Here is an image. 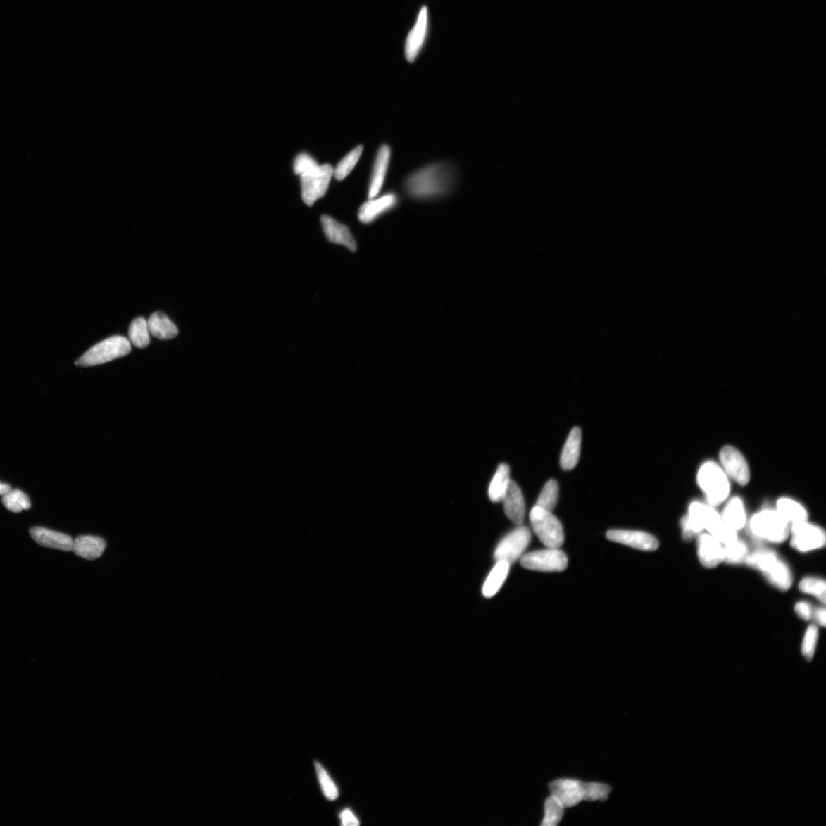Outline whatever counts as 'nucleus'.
Here are the masks:
<instances>
[{
    "label": "nucleus",
    "instance_id": "f257e3e1",
    "mask_svg": "<svg viewBox=\"0 0 826 826\" xmlns=\"http://www.w3.org/2000/svg\"><path fill=\"white\" fill-rule=\"evenodd\" d=\"M457 181L455 168L447 163H437L420 168L407 177L404 190L415 199H434L446 196Z\"/></svg>",
    "mask_w": 826,
    "mask_h": 826
},
{
    "label": "nucleus",
    "instance_id": "f03ea898",
    "mask_svg": "<svg viewBox=\"0 0 826 826\" xmlns=\"http://www.w3.org/2000/svg\"><path fill=\"white\" fill-rule=\"evenodd\" d=\"M551 796L565 808H572L582 801H606L611 792L606 784L559 778L549 784Z\"/></svg>",
    "mask_w": 826,
    "mask_h": 826
},
{
    "label": "nucleus",
    "instance_id": "7ed1b4c3",
    "mask_svg": "<svg viewBox=\"0 0 826 826\" xmlns=\"http://www.w3.org/2000/svg\"><path fill=\"white\" fill-rule=\"evenodd\" d=\"M750 529L755 537L771 544L784 543L790 534L789 523L777 511L771 510L754 514Z\"/></svg>",
    "mask_w": 826,
    "mask_h": 826
},
{
    "label": "nucleus",
    "instance_id": "20e7f679",
    "mask_svg": "<svg viewBox=\"0 0 826 826\" xmlns=\"http://www.w3.org/2000/svg\"><path fill=\"white\" fill-rule=\"evenodd\" d=\"M131 351V344L125 337H108L86 351L75 362L77 366L88 368L126 356Z\"/></svg>",
    "mask_w": 826,
    "mask_h": 826
},
{
    "label": "nucleus",
    "instance_id": "39448f33",
    "mask_svg": "<svg viewBox=\"0 0 826 826\" xmlns=\"http://www.w3.org/2000/svg\"><path fill=\"white\" fill-rule=\"evenodd\" d=\"M530 521L541 543L547 548L559 549L563 545V527L552 512L535 505L530 511Z\"/></svg>",
    "mask_w": 826,
    "mask_h": 826
},
{
    "label": "nucleus",
    "instance_id": "423d86ee",
    "mask_svg": "<svg viewBox=\"0 0 826 826\" xmlns=\"http://www.w3.org/2000/svg\"><path fill=\"white\" fill-rule=\"evenodd\" d=\"M698 483L711 506L724 502L730 494V485L724 470L713 461H708L699 470Z\"/></svg>",
    "mask_w": 826,
    "mask_h": 826
},
{
    "label": "nucleus",
    "instance_id": "0eeeda50",
    "mask_svg": "<svg viewBox=\"0 0 826 826\" xmlns=\"http://www.w3.org/2000/svg\"><path fill=\"white\" fill-rule=\"evenodd\" d=\"M333 173L332 166L326 164L301 175V196L308 206H313L318 199L325 196Z\"/></svg>",
    "mask_w": 826,
    "mask_h": 826
},
{
    "label": "nucleus",
    "instance_id": "6e6552de",
    "mask_svg": "<svg viewBox=\"0 0 826 826\" xmlns=\"http://www.w3.org/2000/svg\"><path fill=\"white\" fill-rule=\"evenodd\" d=\"M567 556L559 549L547 548L523 555L520 563L527 570L553 572H563L568 566Z\"/></svg>",
    "mask_w": 826,
    "mask_h": 826
},
{
    "label": "nucleus",
    "instance_id": "1a4fd4ad",
    "mask_svg": "<svg viewBox=\"0 0 826 826\" xmlns=\"http://www.w3.org/2000/svg\"><path fill=\"white\" fill-rule=\"evenodd\" d=\"M789 535L791 537L790 544L798 552H811L825 545L824 530L807 520L792 524Z\"/></svg>",
    "mask_w": 826,
    "mask_h": 826
},
{
    "label": "nucleus",
    "instance_id": "9d476101",
    "mask_svg": "<svg viewBox=\"0 0 826 826\" xmlns=\"http://www.w3.org/2000/svg\"><path fill=\"white\" fill-rule=\"evenodd\" d=\"M530 529L522 525L518 526L500 542L495 550V561H503L510 565L514 563L522 556L524 551L530 544Z\"/></svg>",
    "mask_w": 826,
    "mask_h": 826
},
{
    "label": "nucleus",
    "instance_id": "9b49d317",
    "mask_svg": "<svg viewBox=\"0 0 826 826\" xmlns=\"http://www.w3.org/2000/svg\"><path fill=\"white\" fill-rule=\"evenodd\" d=\"M724 472L734 481L741 484H748L750 481V469L741 453L732 446L723 448L719 455Z\"/></svg>",
    "mask_w": 826,
    "mask_h": 826
},
{
    "label": "nucleus",
    "instance_id": "f8f14e48",
    "mask_svg": "<svg viewBox=\"0 0 826 826\" xmlns=\"http://www.w3.org/2000/svg\"><path fill=\"white\" fill-rule=\"evenodd\" d=\"M607 538L615 543L642 551H655L660 546L658 539L642 531L610 530L607 532Z\"/></svg>",
    "mask_w": 826,
    "mask_h": 826
},
{
    "label": "nucleus",
    "instance_id": "ddd939ff",
    "mask_svg": "<svg viewBox=\"0 0 826 826\" xmlns=\"http://www.w3.org/2000/svg\"><path fill=\"white\" fill-rule=\"evenodd\" d=\"M697 537V554L701 565L713 568L724 562V545L720 542L709 534H700Z\"/></svg>",
    "mask_w": 826,
    "mask_h": 826
},
{
    "label": "nucleus",
    "instance_id": "4468645a",
    "mask_svg": "<svg viewBox=\"0 0 826 826\" xmlns=\"http://www.w3.org/2000/svg\"><path fill=\"white\" fill-rule=\"evenodd\" d=\"M428 8L423 6L414 28L408 33L405 46V56L408 62H413L420 52L428 32Z\"/></svg>",
    "mask_w": 826,
    "mask_h": 826
},
{
    "label": "nucleus",
    "instance_id": "2eb2a0df",
    "mask_svg": "<svg viewBox=\"0 0 826 826\" xmlns=\"http://www.w3.org/2000/svg\"><path fill=\"white\" fill-rule=\"evenodd\" d=\"M502 502L507 517L515 525L521 526L525 519L526 504L520 487L512 480Z\"/></svg>",
    "mask_w": 826,
    "mask_h": 826
},
{
    "label": "nucleus",
    "instance_id": "dca6fc26",
    "mask_svg": "<svg viewBox=\"0 0 826 826\" xmlns=\"http://www.w3.org/2000/svg\"><path fill=\"white\" fill-rule=\"evenodd\" d=\"M399 202L397 194L387 193L379 199H372L362 204L358 211L359 220L364 224H369L384 213L394 208Z\"/></svg>",
    "mask_w": 826,
    "mask_h": 826
},
{
    "label": "nucleus",
    "instance_id": "f3484780",
    "mask_svg": "<svg viewBox=\"0 0 826 826\" xmlns=\"http://www.w3.org/2000/svg\"><path fill=\"white\" fill-rule=\"evenodd\" d=\"M30 532L33 540L41 546L59 549L65 552L73 551V538L62 532L40 527H32Z\"/></svg>",
    "mask_w": 826,
    "mask_h": 826
},
{
    "label": "nucleus",
    "instance_id": "a211bd4d",
    "mask_svg": "<svg viewBox=\"0 0 826 826\" xmlns=\"http://www.w3.org/2000/svg\"><path fill=\"white\" fill-rule=\"evenodd\" d=\"M322 226L325 235L328 241L337 244L343 245L352 252L357 251V244L350 232L348 227L343 225L332 218L323 215L321 218Z\"/></svg>",
    "mask_w": 826,
    "mask_h": 826
},
{
    "label": "nucleus",
    "instance_id": "6ab92c4d",
    "mask_svg": "<svg viewBox=\"0 0 826 826\" xmlns=\"http://www.w3.org/2000/svg\"><path fill=\"white\" fill-rule=\"evenodd\" d=\"M390 157H392V150H390V148L387 145L382 146L378 151L374 170H373L369 189V199L376 198L380 192L382 187H383L388 171Z\"/></svg>",
    "mask_w": 826,
    "mask_h": 826
},
{
    "label": "nucleus",
    "instance_id": "aec40b11",
    "mask_svg": "<svg viewBox=\"0 0 826 826\" xmlns=\"http://www.w3.org/2000/svg\"><path fill=\"white\" fill-rule=\"evenodd\" d=\"M106 548V541L101 537L80 536L73 542V551L79 557L95 561L103 555Z\"/></svg>",
    "mask_w": 826,
    "mask_h": 826
},
{
    "label": "nucleus",
    "instance_id": "412c9836",
    "mask_svg": "<svg viewBox=\"0 0 826 826\" xmlns=\"http://www.w3.org/2000/svg\"><path fill=\"white\" fill-rule=\"evenodd\" d=\"M762 574L772 586L781 591H787L791 588L793 584L791 570H790L789 565L780 558Z\"/></svg>",
    "mask_w": 826,
    "mask_h": 826
},
{
    "label": "nucleus",
    "instance_id": "4be33fe9",
    "mask_svg": "<svg viewBox=\"0 0 826 826\" xmlns=\"http://www.w3.org/2000/svg\"><path fill=\"white\" fill-rule=\"evenodd\" d=\"M581 442V430L579 427H575L568 434L562 451L561 465L563 470H570L578 465L580 458Z\"/></svg>",
    "mask_w": 826,
    "mask_h": 826
},
{
    "label": "nucleus",
    "instance_id": "5701e85b",
    "mask_svg": "<svg viewBox=\"0 0 826 826\" xmlns=\"http://www.w3.org/2000/svg\"><path fill=\"white\" fill-rule=\"evenodd\" d=\"M687 516L703 531H708L722 520L720 515L714 508L699 502L690 504Z\"/></svg>",
    "mask_w": 826,
    "mask_h": 826
},
{
    "label": "nucleus",
    "instance_id": "b1692460",
    "mask_svg": "<svg viewBox=\"0 0 826 826\" xmlns=\"http://www.w3.org/2000/svg\"><path fill=\"white\" fill-rule=\"evenodd\" d=\"M147 323L149 333L159 340L172 339L179 334L177 326L163 313H154Z\"/></svg>",
    "mask_w": 826,
    "mask_h": 826
},
{
    "label": "nucleus",
    "instance_id": "393cba45",
    "mask_svg": "<svg viewBox=\"0 0 826 826\" xmlns=\"http://www.w3.org/2000/svg\"><path fill=\"white\" fill-rule=\"evenodd\" d=\"M510 565L508 562L503 561L496 562L483 586L482 592L485 598H492L499 592L508 578Z\"/></svg>",
    "mask_w": 826,
    "mask_h": 826
},
{
    "label": "nucleus",
    "instance_id": "a878e982",
    "mask_svg": "<svg viewBox=\"0 0 826 826\" xmlns=\"http://www.w3.org/2000/svg\"><path fill=\"white\" fill-rule=\"evenodd\" d=\"M511 481L510 467L506 464H501L497 468L488 489V496L492 502L502 501Z\"/></svg>",
    "mask_w": 826,
    "mask_h": 826
},
{
    "label": "nucleus",
    "instance_id": "bb28decb",
    "mask_svg": "<svg viewBox=\"0 0 826 826\" xmlns=\"http://www.w3.org/2000/svg\"><path fill=\"white\" fill-rule=\"evenodd\" d=\"M721 518L727 526L736 531L744 528L746 524V513L742 501L739 497L732 499L726 505Z\"/></svg>",
    "mask_w": 826,
    "mask_h": 826
},
{
    "label": "nucleus",
    "instance_id": "cd10ccee",
    "mask_svg": "<svg viewBox=\"0 0 826 826\" xmlns=\"http://www.w3.org/2000/svg\"><path fill=\"white\" fill-rule=\"evenodd\" d=\"M777 511L788 523L806 521L808 513L803 506L789 499H781L777 503Z\"/></svg>",
    "mask_w": 826,
    "mask_h": 826
},
{
    "label": "nucleus",
    "instance_id": "c85d7f7f",
    "mask_svg": "<svg viewBox=\"0 0 826 826\" xmlns=\"http://www.w3.org/2000/svg\"><path fill=\"white\" fill-rule=\"evenodd\" d=\"M778 558L777 553L774 550L763 548L749 553L744 563L753 570L763 573Z\"/></svg>",
    "mask_w": 826,
    "mask_h": 826
},
{
    "label": "nucleus",
    "instance_id": "c756f323",
    "mask_svg": "<svg viewBox=\"0 0 826 826\" xmlns=\"http://www.w3.org/2000/svg\"><path fill=\"white\" fill-rule=\"evenodd\" d=\"M148 323L144 318L133 320L129 328L130 342L138 349H145L150 343Z\"/></svg>",
    "mask_w": 826,
    "mask_h": 826
},
{
    "label": "nucleus",
    "instance_id": "7c9ffc66",
    "mask_svg": "<svg viewBox=\"0 0 826 826\" xmlns=\"http://www.w3.org/2000/svg\"><path fill=\"white\" fill-rule=\"evenodd\" d=\"M565 807L557 799L551 796L544 802V815L541 826H556L564 816Z\"/></svg>",
    "mask_w": 826,
    "mask_h": 826
},
{
    "label": "nucleus",
    "instance_id": "2f4dec72",
    "mask_svg": "<svg viewBox=\"0 0 826 826\" xmlns=\"http://www.w3.org/2000/svg\"><path fill=\"white\" fill-rule=\"evenodd\" d=\"M749 554L747 544L739 539L724 545V562L733 565L744 563Z\"/></svg>",
    "mask_w": 826,
    "mask_h": 826
},
{
    "label": "nucleus",
    "instance_id": "473e14b6",
    "mask_svg": "<svg viewBox=\"0 0 826 826\" xmlns=\"http://www.w3.org/2000/svg\"><path fill=\"white\" fill-rule=\"evenodd\" d=\"M4 507L13 513H20L31 508L29 496L20 490L11 489L3 496Z\"/></svg>",
    "mask_w": 826,
    "mask_h": 826
},
{
    "label": "nucleus",
    "instance_id": "72a5a7b5",
    "mask_svg": "<svg viewBox=\"0 0 826 826\" xmlns=\"http://www.w3.org/2000/svg\"><path fill=\"white\" fill-rule=\"evenodd\" d=\"M558 500V484L556 480L551 479L542 490L536 506L552 512Z\"/></svg>",
    "mask_w": 826,
    "mask_h": 826
},
{
    "label": "nucleus",
    "instance_id": "f704fd0d",
    "mask_svg": "<svg viewBox=\"0 0 826 826\" xmlns=\"http://www.w3.org/2000/svg\"><path fill=\"white\" fill-rule=\"evenodd\" d=\"M799 589L805 594L813 595L825 605L826 583L824 580L807 577L799 582Z\"/></svg>",
    "mask_w": 826,
    "mask_h": 826
},
{
    "label": "nucleus",
    "instance_id": "c9c22d12",
    "mask_svg": "<svg viewBox=\"0 0 826 826\" xmlns=\"http://www.w3.org/2000/svg\"><path fill=\"white\" fill-rule=\"evenodd\" d=\"M363 147L359 146L346 156L335 168L333 175L337 180H343L353 170L362 154Z\"/></svg>",
    "mask_w": 826,
    "mask_h": 826
},
{
    "label": "nucleus",
    "instance_id": "e433bc0d",
    "mask_svg": "<svg viewBox=\"0 0 826 826\" xmlns=\"http://www.w3.org/2000/svg\"><path fill=\"white\" fill-rule=\"evenodd\" d=\"M315 769L320 786L322 787L325 796L328 801H335L339 797V789H337L334 781L328 775L324 768L318 762H315Z\"/></svg>",
    "mask_w": 826,
    "mask_h": 826
},
{
    "label": "nucleus",
    "instance_id": "4c0bfd02",
    "mask_svg": "<svg viewBox=\"0 0 826 826\" xmlns=\"http://www.w3.org/2000/svg\"><path fill=\"white\" fill-rule=\"evenodd\" d=\"M819 639V630L812 625L806 630L802 644V653L807 661H811L815 653Z\"/></svg>",
    "mask_w": 826,
    "mask_h": 826
},
{
    "label": "nucleus",
    "instance_id": "58836bf2",
    "mask_svg": "<svg viewBox=\"0 0 826 826\" xmlns=\"http://www.w3.org/2000/svg\"><path fill=\"white\" fill-rule=\"evenodd\" d=\"M709 534L714 537L722 545H726L732 543V542L738 539L737 531L730 526H727L722 520L715 524V525L711 528L708 531Z\"/></svg>",
    "mask_w": 826,
    "mask_h": 826
},
{
    "label": "nucleus",
    "instance_id": "ea45409f",
    "mask_svg": "<svg viewBox=\"0 0 826 826\" xmlns=\"http://www.w3.org/2000/svg\"><path fill=\"white\" fill-rule=\"evenodd\" d=\"M318 166L315 160L306 154H299L295 159L294 172L297 175H303L315 170Z\"/></svg>",
    "mask_w": 826,
    "mask_h": 826
},
{
    "label": "nucleus",
    "instance_id": "a19ab883",
    "mask_svg": "<svg viewBox=\"0 0 826 826\" xmlns=\"http://www.w3.org/2000/svg\"><path fill=\"white\" fill-rule=\"evenodd\" d=\"M682 537L687 542L697 537L701 531L689 517L685 516L681 520Z\"/></svg>",
    "mask_w": 826,
    "mask_h": 826
},
{
    "label": "nucleus",
    "instance_id": "79ce46f5",
    "mask_svg": "<svg viewBox=\"0 0 826 826\" xmlns=\"http://www.w3.org/2000/svg\"><path fill=\"white\" fill-rule=\"evenodd\" d=\"M796 615L804 620H810L813 618V609L809 603L799 601L795 606Z\"/></svg>",
    "mask_w": 826,
    "mask_h": 826
},
{
    "label": "nucleus",
    "instance_id": "37998d69",
    "mask_svg": "<svg viewBox=\"0 0 826 826\" xmlns=\"http://www.w3.org/2000/svg\"><path fill=\"white\" fill-rule=\"evenodd\" d=\"M340 819L343 825L358 826L360 825L357 817L350 810H344L340 815Z\"/></svg>",
    "mask_w": 826,
    "mask_h": 826
},
{
    "label": "nucleus",
    "instance_id": "c03bdc74",
    "mask_svg": "<svg viewBox=\"0 0 826 826\" xmlns=\"http://www.w3.org/2000/svg\"><path fill=\"white\" fill-rule=\"evenodd\" d=\"M825 614H826V611L824 607L819 608H817L815 611H813V618L815 619L817 625H819L821 627L825 626V620H826Z\"/></svg>",
    "mask_w": 826,
    "mask_h": 826
},
{
    "label": "nucleus",
    "instance_id": "a18cd8bd",
    "mask_svg": "<svg viewBox=\"0 0 826 826\" xmlns=\"http://www.w3.org/2000/svg\"><path fill=\"white\" fill-rule=\"evenodd\" d=\"M11 489V487L10 485L0 482V496H4Z\"/></svg>",
    "mask_w": 826,
    "mask_h": 826
}]
</instances>
